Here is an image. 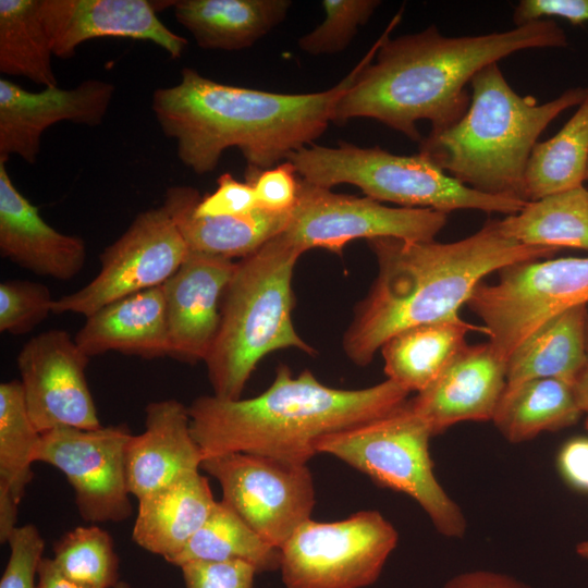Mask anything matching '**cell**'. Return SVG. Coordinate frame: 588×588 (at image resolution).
Returning a JSON list of instances; mask_svg holds the SVG:
<instances>
[{"label":"cell","mask_w":588,"mask_h":588,"mask_svg":"<svg viewBox=\"0 0 588 588\" xmlns=\"http://www.w3.org/2000/svg\"><path fill=\"white\" fill-rule=\"evenodd\" d=\"M587 305H580L539 327L507 358L505 389L542 378L573 384L587 358Z\"/></svg>","instance_id":"cell-27"},{"label":"cell","mask_w":588,"mask_h":588,"mask_svg":"<svg viewBox=\"0 0 588 588\" xmlns=\"http://www.w3.org/2000/svg\"><path fill=\"white\" fill-rule=\"evenodd\" d=\"M243 561L258 574L280 569L281 550L265 541L231 507L218 501L203 527L170 562Z\"/></svg>","instance_id":"cell-31"},{"label":"cell","mask_w":588,"mask_h":588,"mask_svg":"<svg viewBox=\"0 0 588 588\" xmlns=\"http://www.w3.org/2000/svg\"><path fill=\"white\" fill-rule=\"evenodd\" d=\"M201 469L219 482L221 501L278 549L311 518L315 486L307 465L234 452L205 457Z\"/></svg>","instance_id":"cell-12"},{"label":"cell","mask_w":588,"mask_h":588,"mask_svg":"<svg viewBox=\"0 0 588 588\" xmlns=\"http://www.w3.org/2000/svg\"><path fill=\"white\" fill-rule=\"evenodd\" d=\"M192 186L167 189L163 206L180 230L189 252L233 259L257 250L286 228L291 212L275 213L256 208L242 216L198 217L200 199Z\"/></svg>","instance_id":"cell-24"},{"label":"cell","mask_w":588,"mask_h":588,"mask_svg":"<svg viewBox=\"0 0 588 588\" xmlns=\"http://www.w3.org/2000/svg\"><path fill=\"white\" fill-rule=\"evenodd\" d=\"M289 0H179L174 16L203 49L242 50L280 24Z\"/></svg>","instance_id":"cell-25"},{"label":"cell","mask_w":588,"mask_h":588,"mask_svg":"<svg viewBox=\"0 0 588 588\" xmlns=\"http://www.w3.org/2000/svg\"><path fill=\"white\" fill-rule=\"evenodd\" d=\"M204 458L192 433L188 407L174 399L151 402L145 408V430L132 434L126 446L130 492L139 499L199 470Z\"/></svg>","instance_id":"cell-21"},{"label":"cell","mask_w":588,"mask_h":588,"mask_svg":"<svg viewBox=\"0 0 588 588\" xmlns=\"http://www.w3.org/2000/svg\"><path fill=\"white\" fill-rule=\"evenodd\" d=\"M470 331L486 333L482 326L460 316L406 328L381 346L388 379L411 392L428 388L466 344Z\"/></svg>","instance_id":"cell-26"},{"label":"cell","mask_w":588,"mask_h":588,"mask_svg":"<svg viewBox=\"0 0 588 588\" xmlns=\"http://www.w3.org/2000/svg\"><path fill=\"white\" fill-rule=\"evenodd\" d=\"M367 242L378 274L357 305L342 342L345 355L357 366L370 364L383 343L406 328L458 317V309L487 274L510 265L548 259L560 250L507 237L499 219L450 243L395 237Z\"/></svg>","instance_id":"cell-3"},{"label":"cell","mask_w":588,"mask_h":588,"mask_svg":"<svg viewBox=\"0 0 588 588\" xmlns=\"http://www.w3.org/2000/svg\"><path fill=\"white\" fill-rule=\"evenodd\" d=\"M465 114L454 124L431 130L419 154L462 184L483 194L526 201L525 172L540 134L563 111L577 107L586 87H575L538 103L518 95L498 63L470 81Z\"/></svg>","instance_id":"cell-5"},{"label":"cell","mask_w":588,"mask_h":588,"mask_svg":"<svg viewBox=\"0 0 588 588\" xmlns=\"http://www.w3.org/2000/svg\"><path fill=\"white\" fill-rule=\"evenodd\" d=\"M131 437L125 424L57 428L41 434L35 462L49 464L64 475L85 522L120 523L133 512L126 476Z\"/></svg>","instance_id":"cell-14"},{"label":"cell","mask_w":588,"mask_h":588,"mask_svg":"<svg viewBox=\"0 0 588 588\" xmlns=\"http://www.w3.org/2000/svg\"><path fill=\"white\" fill-rule=\"evenodd\" d=\"M54 299L50 290L38 282L11 280L0 284V331L25 334L42 322Z\"/></svg>","instance_id":"cell-36"},{"label":"cell","mask_w":588,"mask_h":588,"mask_svg":"<svg viewBox=\"0 0 588 588\" xmlns=\"http://www.w3.org/2000/svg\"><path fill=\"white\" fill-rule=\"evenodd\" d=\"M310 184L329 188L347 183L377 201L405 208H426L443 213L476 209L506 216L518 212L526 201L475 191L438 168L421 154L400 156L379 147L360 148L350 143L338 147L310 145L287 159Z\"/></svg>","instance_id":"cell-7"},{"label":"cell","mask_w":588,"mask_h":588,"mask_svg":"<svg viewBox=\"0 0 588 588\" xmlns=\"http://www.w3.org/2000/svg\"><path fill=\"white\" fill-rule=\"evenodd\" d=\"M378 0H324V20L298 39L301 50L313 54H333L344 50L359 26H363L380 5Z\"/></svg>","instance_id":"cell-35"},{"label":"cell","mask_w":588,"mask_h":588,"mask_svg":"<svg viewBox=\"0 0 588 588\" xmlns=\"http://www.w3.org/2000/svg\"><path fill=\"white\" fill-rule=\"evenodd\" d=\"M246 181L254 187L258 208L275 213L291 212L294 208L299 177L289 160L262 171L246 172Z\"/></svg>","instance_id":"cell-38"},{"label":"cell","mask_w":588,"mask_h":588,"mask_svg":"<svg viewBox=\"0 0 588 588\" xmlns=\"http://www.w3.org/2000/svg\"><path fill=\"white\" fill-rule=\"evenodd\" d=\"M588 163V86L583 101L551 138L538 142L525 172L527 201L581 186Z\"/></svg>","instance_id":"cell-30"},{"label":"cell","mask_w":588,"mask_h":588,"mask_svg":"<svg viewBox=\"0 0 588 588\" xmlns=\"http://www.w3.org/2000/svg\"><path fill=\"white\" fill-rule=\"evenodd\" d=\"M114 588H131L126 581H119Z\"/></svg>","instance_id":"cell-47"},{"label":"cell","mask_w":588,"mask_h":588,"mask_svg":"<svg viewBox=\"0 0 588 588\" xmlns=\"http://www.w3.org/2000/svg\"><path fill=\"white\" fill-rule=\"evenodd\" d=\"M586 180H588V163H587V171H586Z\"/></svg>","instance_id":"cell-48"},{"label":"cell","mask_w":588,"mask_h":588,"mask_svg":"<svg viewBox=\"0 0 588 588\" xmlns=\"http://www.w3.org/2000/svg\"><path fill=\"white\" fill-rule=\"evenodd\" d=\"M40 14L53 56L68 59L76 48L99 37L147 40L180 58L185 37L169 29L147 0H40Z\"/></svg>","instance_id":"cell-17"},{"label":"cell","mask_w":588,"mask_h":588,"mask_svg":"<svg viewBox=\"0 0 588 588\" xmlns=\"http://www.w3.org/2000/svg\"><path fill=\"white\" fill-rule=\"evenodd\" d=\"M364 62L365 57L332 88L308 94L226 85L184 68L177 84L152 93L151 109L163 134L175 140L182 163L195 173L215 170L230 147L243 154L246 172H258L322 135Z\"/></svg>","instance_id":"cell-2"},{"label":"cell","mask_w":588,"mask_h":588,"mask_svg":"<svg viewBox=\"0 0 588 588\" xmlns=\"http://www.w3.org/2000/svg\"><path fill=\"white\" fill-rule=\"evenodd\" d=\"M581 414L573 384L542 378L505 389L492 420L507 441L520 443L572 426Z\"/></svg>","instance_id":"cell-28"},{"label":"cell","mask_w":588,"mask_h":588,"mask_svg":"<svg viewBox=\"0 0 588 588\" xmlns=\"http://www.w3.org/2000/svg\"><path fill=\"white\" fill-rule=\"evenodd\" d=\"M558 467L573 488L588 492V438L567 441L559 452Z\"/></svg>","instance_id":"cell-42"},{"label":"cell","mask_w":588,"mask_h":588,"mask_svg":"<svg viewBox=\"0 0 588 588\" xmlns=\"http://www.w3.org/2000/svg\"><path fill=\"white\" fill-rule=\"evenodd\" d=\"M37 576V588H85L65 578L51 558L41 560Z\"/></svg>","instance_id":"cell-44"},{"label":"cell","mask_w":588,"mask_h":588,"mask_svg":"<svg viewBox=\"0 0 588 588\" xmlns=\"http://www.w3.org/2000/svg\"><path fill=\"white\" fill-rule=\"evenodd\" d=\"M561 17L577 25L588 22V0H522L514 8L515 26L546 17Z\"/></svg>","instance_id":"cell-41"},{"label":"cell","mask_w":588,"mask_h":588,"mask_svg":"<svg viewBox=\"0 0 588 588\" xmlns=\"http://www.w3.org/2000/svg\"><path fill=\"white\" fill-rule=\"evenodd\" d=\"M443 588H529L522 581L501 573L474 571L452 577Z\"/></svg>","instance_id":"cell-43"},{"label":"cell","mask_w":588,"mask_h":588,"mask_svg":"<svg viewBox=\"0 0 588 588\" xmlns=\"http://www.w3.org/2000/svg\"><path fill=\"white\" fill-rule=\"evenodd\" d=\"M576 551L579 555H581L583 558H587L588 559V540L587 541H583L580 542L577 547H576Z\"/></svg>","instance_id":"cell-46"},{"label":"cell","mask_w":588,"mask_h":588,"mask_svg":"<svg viewBox=\"0 0 588 588\" xmlns=\"http://www.w3.org/2000/svg\"><path fill=\"white\" fill-rule=\"evenodd\" d=\"M505 387L506 360L492 344H465L408 403L434 436L461 421L492 420Z\"/></svg>","instance_id":"cell-19"},{"label":"cell","mask_w":588,"mask_h":588,"mask_svg":"<svg viewBox=\"0 0 588 588\" xmlns=\"http://www.w3.org/2000/svg\"><path fill=\"white\" fill-rule=\"evenodd\" d=\"M586 354L587 358L585 366L574 381L573 388L580 409L583 411V413L588 414V322L586 335Z\"/></svg>","instance_id":"cell-45"},{"label":"cell","mask_w":588,"mask_h":588,"mask_svg":"<svg viewBox=\"0 0 588 588\" xmlns=\"http://www.w3.org/2000/svg\"><path fill=\"white\" fill-rule=\"evenodd\" d=\"M302 254L280 233L236 262L205 359L213 395L241 399L258 363L273 351L293 347L315 354L292 320V278Z\"/></svg>","instance_id":"cell-6"},{"label":"cell","mask_w":588,"mask_h":588,"mask_svg":"<svg viewBox=\"0 0 588 588\" xmlns=\"http://www.w3.org/2000/svg\"><path fill=\"white\" fill-rule=\"evenodd\" d=\"M446 213L426 208L388 207L369 197L336 194L299 177L297 200L282 235L302 253L323 248L341 254L357 238L433 241Z\"/></svg>","instance_id":"cell-11"},{"label":"cell","mask_w":588,"mask_h":588,"mask_svg":"<svg viewBox=\"0 0 588 588\" xmlns=\"http://www.w3.org/2000/svg\"><path fill=\"white\" fill-rule=\"evenodd\" d=\"M408 394L389 379L364 389H335L310 370L293 377L281 364L271 385L255 397L203 395L187 407L204 457L241 452L307 465L320 438L383 417L404 405Z\"/></svg>","instance_id":"cell-4"},{"label":"cell","mask_w":588,"mask_h":588,"mask_svg":"<svg viewBox=\"0 0 588 588\" xmlns=\"http://www.w3.org/2000/svg\"><path fill=\"white\" fill-rule=\"evenodd\" d=\"M88 359L61 329L33 336L20 351L17 366L26 408L41 434L63 427H101L86 379Z\"/></svg>","instance_id":"cell-15"},{"label":"cell","mask_w":588,"mask_h":588,"mask_svg":"<svg viewBox=\"0 0 588 588\" xmlns=\"http://www.w3.org/2000/svg\"><path fill=\"white\" fill-rule=\"evenodd\" d=\"M499 224L504 235L525 245L588 250V189L581 185L527 201Z\"/></svg>","instance_id":"cell-29"},{"label":"cell","mask_w":588,"mask_h":588,"mask_svg":"<svg viewBox=\"0 0 588 588\" xmlns=\"http://www.w3.org/2000/svg\"><path fill=\"white\" fill-rule=\"evenodd\" d=\"M185 588H254L257 569L243 561H195L180 566Z\"/></svg>","instance_id":"cell-39"},{"label":"cell","mask_w":588,"mask_h":588,"mask_svg":"<svg viewBox=\"0 0 588 588\" xmlns=\"http://www.w3.org/2000/svg\"><path fill=\"white\" fill-rule=\"evenodd\" d=\"M10 556L0 588H37L35 581L45 549L39 529L33 524L17 526L8 542Z\"/></svg>","instance_id":"cell-37"},{"label":"cell","mask_w":588,"mask_h":588,"mask_svg":"<svg viewBox=\"0 0 588 588\" xmlns=\"http://www.w3.org/2000/svg\"><path fill=\"white\" fill-rule=\"evenodd\" d=\"M113 94L112 83L96 78L69 89L56 85L39 91L0 78V160L8 161L15 155L35 163L48 127L62 121L87 126L101 124Z\"/></svg>","instance_id":"cell-16"},{"label":"cell","mask_w":588,"mask_h":588,"mask_svg":"<svg viewBox=\"0 0 588 588\" xmlns=\"http://www.w3.org/2000/svg\"><path fill=\"white\" fill-rule=\"evenodd\" d=\"M51 559L65 578L85 588H114L120 581L112 537L97 525L65 532L53 544Z\"/></svg>","instance_id":"cell-34"},{"label":"cell","mask_w":588,"mask_h":588,"mask_svg":"<svg viewBox=\"0 0 588 588\" xmlns=\"http://www.w3.org/2000/svg\"><path fill=\"white\" fill-rule=\"evenodd\" d=\"M40 0H0V72L56 86Z\"/></svg>","instance_id":"cell-32"},{"label":"cell","mask_w":588,"mask_h":588,"mask_svg":"<svg viewBox=\"0 0 588 588\" xmlns=\"http://www.w3.org/2000/svg\"><path fill=\"white\" fill-rule=\"evenodd\" d=\"M399 534L377 511L336 522L303 523L282 546L286 588H365L372 585L395 549Z\"/></svg>","instance_id":"cell-10"},{"label":"cell","mask_w":588,"mask_h":588,"mask_svg":"<svg viewBox=\"0 0 588 588\" xmlns=\"http://www.w3.org/2000/svg\"><path fill=\"white\" fill-rule=\"evenodd\" d=\"M188 253L180 230L163 205L140 212L101 253L98 274L78 291L54 299L52 313L87 317L119 298L162 285Z\"/></svg>","instance_id":"cell-13"},{"label":"cell","mask_w":588,"mask_h":588,"mask_svg":"<svg viewBox=\"0 0 588 588\" xmlns=\"http://www.w3.org/2000/svg\"><path fill=\"white\" fill-rule=\"evenodd\" d=\"M258 208L250 183L237 181L231 173L218 177L217 189L199 199L194 213L198 217L242 216Z\"/></svg>","instance_id":"cell-40"},{"label":"cell","mask_w":588,"mask_h":588,"mask_svg":"<svg viewBox=\"0 0 588 588\" xmlns=\"http://www.w3.org/2000/svg\"><path fill=\"white\" fill-rule=\"evenodd\" d=\"M399 12L364 56L352 86L335 105L332 122L369 118L422 139L416 124L428 120L431 130L445 128L467 111L466 85L481 69L523 50L564 48L567 36L552 20L476 36L449 37L436 25L389 38L399 24Z\"/></svg>","instance_id":"cell-1"},{"label":"cell","mask_w":588,"mask_h":588,"mask_svg":"<svg viewBox=\"0 0 588 588\" xmlns=\"http://www.w3.org/2000/svg\"><path fill=\"white\" fill-rule=\"evenodd\" d=\"M137 500L132 538L142 549L169 563L203 527L218 502L199 470L184 474Z\"/></svg>","instance_id":"cell-23"},{"label":"cell","mask_w":588,"mask_h":588,"mask_svg":"<svg viewBox=\"0 0 588 588\" xmlns=\"http://www.w3.org/2000/svg\"><path fill=\"white\" fill-rule=\"evenodd\" d=\"M236 262L189 252L162 285L166 297L170 357L205 362L220 324V306Z\"/></svg>","instance_id":"cell-18"},{"label":"cell","mask_w":588,"mask_h":588,"mask_svg":"<svg viewBox=\"0 0 588 588\" xmlns=\"http://www.w3.org/2000/svg\"><path fill=\"white\" fill-rule=\"evenodd\" d=\"M432 432L408 401L394 412L320 438L317 453L330 454L378 485L405 493L426 512L436 529L460 538L466 519L437 480L429 453Z\"/></svg>","instance_id":"cell-8"},{"label":"cell","mask_w":588,"mask_h":588,"mask_svg":"<svg viewBox=\"0 0 588 588\" xmlns=\"http://www.w3.org/2000/svg\"><path fill=\"white\" fill-rule=\"evenodd\" d=\"M588 304V257L548 258L499 270L493 284L480 282L467 305L482 320L489 342L506 362L554 316Z\"/></svg>","instance_id":"cell-9"},{"label":"cell","mask_w":588,"mask_h":588,"mask_svg":"<svg viewBox=\"0 0 588 588\" xmlns=\"http://www.w3.org/2000/svg\"><path fill=\"white\" fill-rule=\"evenodd\" d=\"M41 433L34 426L20 380L0 384V490L21 503L28 483Z\"/></svg>","instance_id":"cell-33"},{"label":"cell","mask_w":588,"mask_h":588,"mask_svg":"<svg viewBox=\"0 0 588 588\" xmlns=\"http://www.w3.org/2000/svg\"><path fill=\"white\" fill-rule=\"evenodd\" d=\"M7 161L0 160V253L28 271L70 280L84 268L86 245L76 235L48 224L13 184Z\"/></svg>","instance_id":"cell-20"},{"label":"cell","mask_w":588,"mask_h":588,"mask_svg":"<svg viewBox=\"0 0 588 588\" xmlns=\"http://www.w3.org/2000/svg\"><path fill=\"white\" fill-rule=\"evenodd\" d=\"M85 318L74 340L88 357L111 351L147 359L170 355L163 285L119 298Z\"/></svg>","instance_id":"cell-22"}]
</instances>
